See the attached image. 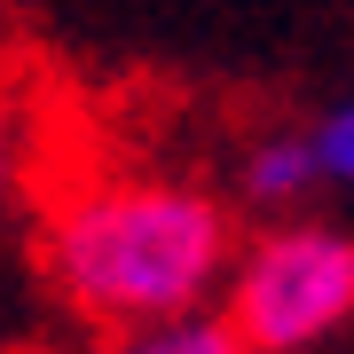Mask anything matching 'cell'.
<instances>
[{"instance_id": "2", "label": "cell", "mask_w": 354, "mask_h": 354, "mask_svg": "<svg viewBox=\"0 0 354 354\" xmlns=\"http://www.w3.org/2000/svg\"><path fill=\"white\" fill-rule=\"evenodd\" d=\"M354 315V236L346 228H268L228 276V330L244 354H299Z\"/></svg>"}, {"instance_id": "4", "label": "cell", "mask_w": 354, "mask_h": 354, "mask_svg": "<svg viewBox=\"0 0 354 354\" xmlns=\"http://www.w3.org/2000/svg\"><path fill=\"white\" fill-rule=\"evenodd\" d=\"M118 354H244L228 323H197V315H165V323H142Z\"/></svg>"}, {"instance_id": "1", "label": "cell", "mask_w": 354, "mask_h": 354, "mask_svg": "<svg viewBox=\"0 0 354 354\" xmlns=\"http://www.w3.org/2000/svg\"><path fill=\"white\" fill-rule=\"evenodd\" d=\"M228 268V221L181 181H102L71 197L48 228V276L95 323H165L197 315Z\"/></svg>"}, {"instance_id": "3", "label": "cell", "mask_w": 354, "mask_h": 354, "mask_svg": "<svg viewBox=\"0 0 354 354\" xmlns=\"http://www.w3.org/2000/svg\"><path fill=\"white\" fill-rule=\"evenodd\" d=\"M323 181V165H315V142H291V134H276V142H260L252 158H244V197L252 205H291V197H307Z\"/></svg>"}, {"instance_id": "6", "label": "cell", "mask_w": 354, "mask_h": 354, "mask_svg": "<svg viewBox=\"0 0 354 354\" xmlns=\"http://www.w3.org/2000/svg\"><path fill=\"white\" fill-rule=\"evenodd\" d=\"M8 174H16V127H8V111H0V205H8Z\"/></svg>"}, {"instance_id": "5", "label": "cell", "mask_w": 354, "mask_h": 354, "mask_svg": "<svg viewBox=\"0 0 354 354\" xmlns=\"http://www.w3.org/2000/svg\"><path fill=\"white\" fill-rule=\"evenodd\" d=\"M307 142H315L323 181H346V189H354V102H346V111H330V118H323V127L307 134Z\"/></svg>"}]
</instances>
